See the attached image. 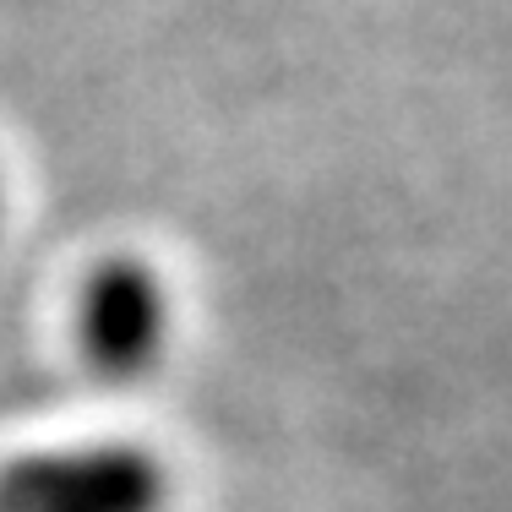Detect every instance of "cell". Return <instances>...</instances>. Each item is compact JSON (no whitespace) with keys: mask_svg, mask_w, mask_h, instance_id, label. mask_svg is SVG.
<instances>
[{"mask_svg":"<svg viewBox=\"0 0 512 512\" xmlns=\"http://www.w3.org/2000/svg\"><path fill=\"white\" fill-rule=\"evenodd\" d=\"M175 474L137 442H71L0 463V512H169Z\"/></svg>","mask_w":512,"mask_h":512,"instance_id":"cell-1","label":"cell"},{"mask_svg":"<svg viewBox=\"0 0 512 512\" xmlns=\"http://www.w3.org/2000/svg\"><path fill=\"white\" fill-rule=\"evenodd\" d=\"M0 229H6V180H0Z\"/></svg>","mask_w":512,"mask_h":512,"instance_id":"cell-3","label":"cell"},{"mask_svg":"<svg viewBox=\"0 0 512 512\" xmlns=\"http://www.w3.org/2000/svg\"><path fill=\"white\" fill-rule=\"evenodd\" d=\"M175 333V300L137 256H109L77 295V344L104 382H142Z\"/></svg>","mask_w":512,"mask_h":512,"instance_id":"cell-2","label":"cell"}]
</instances>
